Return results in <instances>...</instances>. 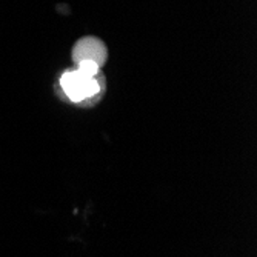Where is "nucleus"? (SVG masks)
Returning <instances> with one entry per match:
<instances>
[{
    "label": "nucleus",
    "mask_w": 257,
    "mask_h": 257,
    "mask_svg": "<svg viewBox=\"0 0 257 257\" xmlns=\"http://www.w3.org/2000/svg\"><path fill=\"white\" fill-rule=\"evenodd\" d=\"M99 65L94 63V62H89V60H85V62H79L77 63V69L82 71L83 74L89 76V77H96L99 74Z\"/></svg>",
    "instance_id": "nucleus-3"
},
{
    "label": "nucleus",
    "mask_w": 257,
    "mask_h": 257,
    "mask_svg": "<svg viewBox=\"0 0 257 257\" xmlns=\"http://www.w3.org/2000/svg\"><path fill=\"white\" fill-rule=\"evenodd\" d=\"M73 59L76 63L89 60L102 66L106 60V46L96 37H83L74 45Z\"/></svg>",
    "instance_id": "nucleus-2"
},
{
    "label": "nucleus",
    "mask_w": 257,
    "mask_h": 257,
    "mask_svg": "<svg viewBox=\"0 0 257 257\" xmlns=\"http://www.w3.org/2000/svg\"><path fill=\"white\" fill-rule=\"evenodd\" d=\"M60 85L66 97L76 103H85L100 92L97 77H89L79 71L77 68L73 71H66L60 79Z\"/></svg>",
    "instance_id": "nucleus-1"
}]
</instances>
